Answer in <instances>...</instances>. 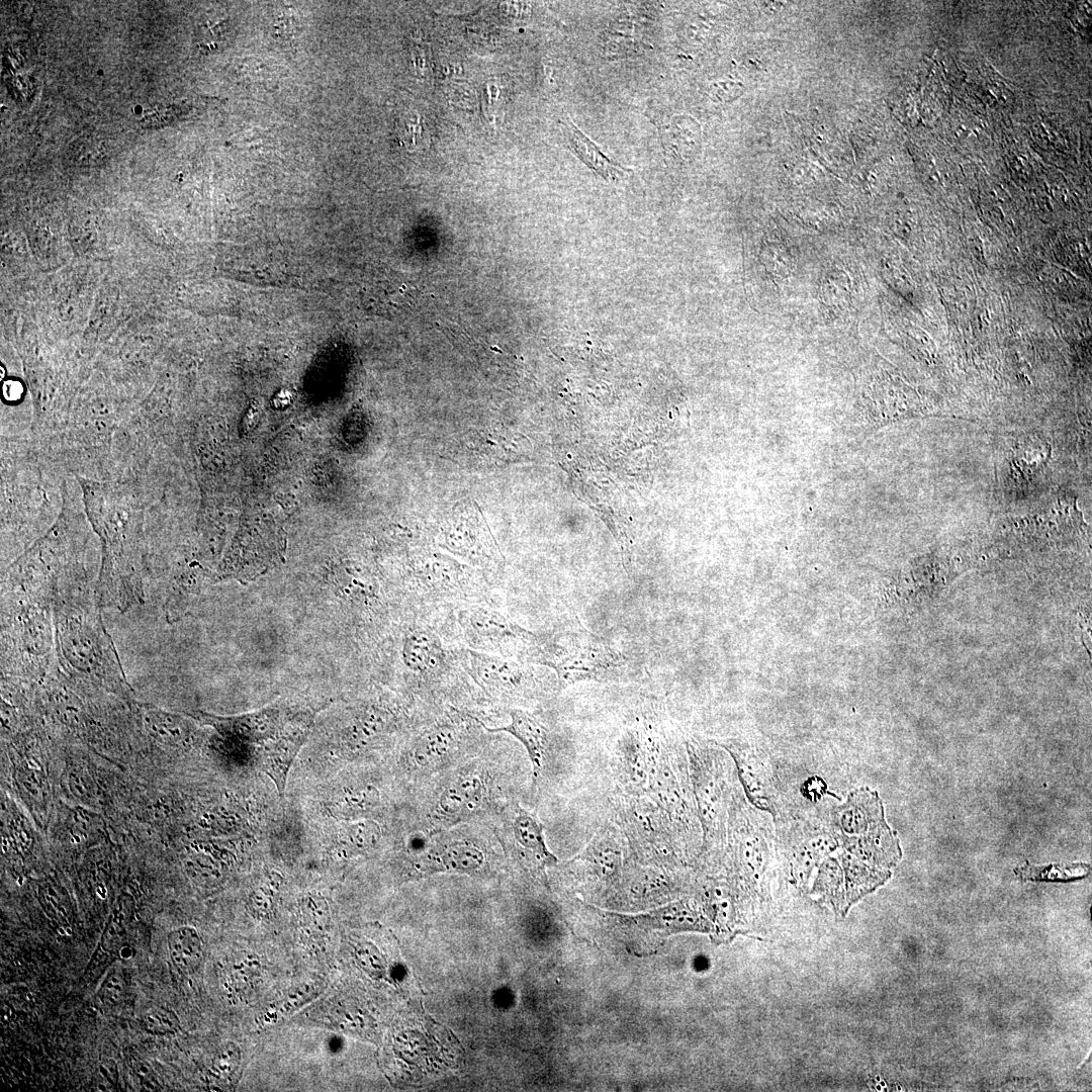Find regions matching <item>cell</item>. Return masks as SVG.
Returning <instances> with one entry per match:
<instances>
[{"label": "cell", "mask_w": 1092, "mask_h": 1092, "mask_svg": "<svg viewBox=\"0 0 1092 1092\" xmlns=\"http://www.w3.org/2000/svg\"><path fill=\"white\" fill-rule=\"evenodd\" d=\"M511 717L509 725L489 728L483 727L489 732H507L515 736L526 748L532 763L533 777L536 781L544 767V761L549 746V733L547 728L534 715L521 709H509Z\"/></svg>", "instance_id": "13"}, {"label": "cell", "mask_w": 1092, "mask_h": 1092, "mask_svg": "<svg viewBox=\"0 0 1092 1092\" xmlns=\"http://www.w3.org/2000/svg\"><path fill=\"white\" fill-rule=\"evenodd\" d=\"M815 891L831 902L837 909H847L843 886V871L839 859H826L819 871Z\"/></svg>", "instance_id": "20"}, {"label": "cell", "mask_w": 1092, "mask_h": 1092, "mask_svg": "<svg viewBox=\"0 0 1092 1092\" xmlns=\"http://www.w3.org/2000/svg\"><path fill=\"white\" fill-rule=\"evenodd\" d=\"M665 149L679 159H694L701 144L700 126L691 116H674L663 130Z\"/></svg>", "instance_id": "18"}, {"label": "cell", "mask_w": 1092, "mask_h": 1092, "mask_svg": "<svg viewBox=\"0 0 1092 1092\" xmlns=\"http://www.w3.org/2000/svg\"><path fill=\"white\" fill-rule=\"evenodd\" d=\"M562 126L571 150L595 173L606 180L614 181L630 172V170L622 167L606 156L602 150L571 121H563Z\"/></svg>", "instance_id": "15"}, {"label": "cell", "mask_w": 1092, "mask_h": 1092, "mask_svg": "<svg viewBox=\"0 0 1092 1092\" xmlns=\"http://www.w3.org/2000/svg\"><path fill=\"white\" fill-rule=\"evenodd\" d=\"M509 825L512 841L521 862L544 876L545 868L554 866L557 858L546 845L540 820L533 813L516 805Z\"/></svg>", "instance_id": "11"}, {"label": "cell", "mask_w": 1092, "mask_h": 1092, "mask_svg": "<svg viewBox=\"0 0 1092 1092\" xmlns=\"http://www.w3.org/2000/svg\"><path fill=\"white\" fill-rule=\"evenodd\" d=\"M143 1030L154 1035L174 1034L180 1029V1021L176 1013L162 1006L148 1009L141 1017Z\"/></svg>", "instance_id": "23"}, {"label": "cell", "mask_w": 1092, "mask_h": 1092, "mask_svg": "<svg viewBox=\"0 0 1092 1092\" xmlns=\"http://www.w3.org/2000/svg\"><path fill=\"white\" fill-rule=\"evenodd\" d=\"M658 733L647 726L626 729L615 747L614 771L624 795L646 796L652 748Z\"/></svg>", "instance_id": "8"}, {"label": "cell", "mask_w": 1092, "mask_h": 1092, "mask_svg": "<svg viewBox=\"0 0 1092 1092\" xmlns=\"http://www.w3.org/2000/svg\"><path fill=\"white\" fill-rule=\"evenodd\" d=\"M167 946L173 967L183 975L195 973L203 961V944L198 931L181 926L169 932Z\"/></svg>", "instance_id": "16"}, {"label": "cell", "mask_w": 1092, "mask_h": 1092, "mask_svg": "<svg viewBox=\"0 0 1092 1092\" xmlns=\"http://www.w3.org/2000/svg\"><path fill=\"white\" fill-rule=\"evenodd\" d=\"M484 856L479 848L468 841H445L429 848L419 858L418 870L425 874L457 872L474 874L482 869Z\"/></svg>", "instance_id": "12"}, {"label": "cell", "mask_w": 1092, "mask_h": 1092, "mask_svg": "<svg viewBox=\"0 0 1092 1092\" xmlns=\"http://www.w3.org/2000/svg\"><path fill=\"white\" fill-rule=\"evenodd\" d=\"M55 652L62 673L110 690L128 691L117 652L102 622L96 589L83 579L64 577L55 584Z\"/></svg>", "instance_id": "1"}, {"label": "cell", "mask_w": 1092, "mask_h": 1092, "mask_svg": "<svg viewBox=\"0 0 1092 1092\" xmlns=\"http://www.w3.org/2000/svg\"><path fill=\"white\" fill-rule=\"evenodd\" d=\"M481 791V784L475 778L457 780L443 794L441 808L449 815L466 814L478 806Z\"/></svg>", "instance_id": "19"}, {"label": "cell", "mask_w": 1092, "mask_h": 1092, "mask_svg": "<svg viewBox=\"0 0 1092 1092\" xmlns=\"http://www.w3.org/2000/svg\"><path fill=\"white\" fill-rule=\"evenodd\" d=\"M5 394L7 397L15 399L21 394V385L17 382H7L5 384Z\"/></svg>", "instance_id": "28"}, {"label": "cell", "mask_w": 1092, "mask_h": 1092, "mask_svg": "<svg viewBox=\"0 0 1092 1092\" xmlns=\"http://www.w3.org/2000/svg\"><path fill=\"white\" fill-rule=\"evenodd\" d=\"M356 958L359 964L368 972L378 975L381 971V961L376 949L370 944H360L356 948Z\"/></svg>", "instance_id": "26"}, {"label": "cell", "mask_w": 1092, "mask_h": 1092, "mask_svg": "<svg viewBox=\"0 0 1092 1092\" xmlns=\"http://www.w3.org/2000/svg\"><path fill=\"white\" fill-rule=\"evenodd\" d=\"M127 991L128 980L125 970L120 966L112 967L95 994V1002L100 1008L116 1007L125 999Z\"/></svg>", "instance_id": "22"}, {"label": "cell", "mask_w": 1092, "mask_h": 1092, "mask_svg": "<svg viewBox=\"0 0 1092 1092\" xmlns=\"http://www.w3.org/2000/svg\"><path fill=\"white\" fill-rule=\"evenodd\" d=\"M461 623L468 639L478 646L506 647L518 644L530 654L540 640L532 632L486 608L468 609L461 615Z\"/></svg>", "instance_id": "9"}, {"label": "cell", "mask_w": 1092, "mask_h": 1092, "mask_svg": "<svg viewBox=\"0 0 1092 1092\" xmlns=\"http://www.w3.org/2000/svg\"><path fill=\"white\" fill-rule=\"evenodd\" d=\"M835 837L845 850L879 869L890 870L902 858L900 841L887 824L883 802L869 788L851 792L832 812Z\"/></svg>", "instance_id": "2"}, {"label": "cell", "mask_w": 1092, "mask_h": 1092, "mask_svg": "<svg viewBox=\"0 0 1092 1092\" xmlns=\"http://www.w3.org/2000/svg\"><path fill=\"white\" fill-rule=\"evenodd\" d=\"M688 767L695 797L704 850L724 844L726 833V795L722 765L711 749L695 740L687 742Z\"/></svg>", "instance_id": "5"}, {"label": "cell", "mask_w": 1092, "mask_h": 1092, "mask_svg": "<svg viewBox=\"0 0 1092 1092\" xmlns=\"http://www.w3.org/2000/svg\"><path fill=\"white\" fill-rule=\"evenodd\" d=\"M529 656L533 662L554 669L561 688L581 680L616 679L626 665L617 649L584 629L548 642L539 640Z\"/></svg>", "instance_id": "3"}, {"label": "cell", "mask_w": 1092, "mask_h": 1092, "mask_svg": "<svg viewBox=\"0 0 1092 1092\" xmlns=\"http://www.w3.org/2000/svg\"><path fill=\"white\" fill-rule=\"evenodd\" d=\"M466 669L485 691L521 695L532 687L533 674L525 666L504 657L467 650Z\"/></svg>", "instance_id": "10"}, {"label": "cell", "mask_w": 1092, "mask_h": 1092, "mask_svg": "<svg viewBox=\"0 0 1092 1092\" xmlns=\"http://www.w3.org/2000/svg\"><path fill=\"white\" fill-rule=\"evenodd\" d=\"M838 859L843 871V886L847 908L884 885L892 875L890 870L871 866L847 851L839 854Z\"/></svg>", "instance_id": "14"}, {"label": "cell", "mask_w": 1092, "mask_h": 1092, "mask_svg": "<svg viewBox=\"0 0 1092 1092\" xmlns=\"http://www.w3.org/2000/svg\"><path fill=\"white\" fill-rule=\"evenodd\" d=\"M101 150H102L101 144H99V143H97V142H95L93 140L84 139L82 141L81 140L78 141L75 144V147H74V150H73V156L76 159H81V160H84V161L94 160V159H101V156H102Z\"/></svg>", "instance_id": "27"}, {"label": "cell", "mask_w": 1092, "mask_h": 1092, "mask_svg": "<svg viewBox=\"0 0 1092 1092\" xmlns=\"http://www.w3.org/2000/svg\"><path fill=\"white\" fill-rule=\"evenodd\" d=\"M125 934V921L116 915L105 927L98 948L110 957L119 949Z\"/></svg>", "instance_id": "25"}, {"label": "cell", "mask_w": 1092, "mask_h": 1092, "mask_svg": "<svg viewBox=\"0 0 1092 1092\" xmlns=\"http://www.w3.org/2000/svg\"><path fill=\"white\" fill-rule=\"evenodd\" d=\"M241 1058V1050L235 1042L221 1043L211 1059L208 1075L215 1080L229 1079L238 1069Z\"/></svg>", "instance_id": "24"}, {"label": "cell", "mask_w": 1092, "mask_h": 1092, "mask_svg": "<svg viewBox=\"0 0 1092 1092\" xmlns=\"http://www.w3.org/2000/svg\"><path fill=\"white\" fill-rule=\"evenodd\" d=\"M1051 459L1046 436L1031 432L1010 436L999 448V490L1013 502L1030 496L1044 480Z\"/></svg>", "instance_id": "6"}, {"label": "cell", "mask_w": 1092, "mask_h": 1092, "mask_svg": "<svg viewBox=\"0 0 1092 1092\" xmlns=\"http://www.w3.org/2000/svg\"><path fill=\"white\" fill-rule=\"evenodd\" d=\"M619 823L639 853L669 857L679 845L665 814L648 796L622 795L617 800Z\"/></svg>", "instance_id": "7"}, {"label": "cell", "mask_w": 1092, "mask_h": 1092, "mask_svg": "<svg viewBox=\"0 0 1092 1092\" xmlns=\"http://www.w3.org/2000/svg\"><path fill=\"white\" fill-rule=\"evenodd\" d=\"M1090 872L1086 863L1033 866L1026 860L1024 867L1016 869L1018 878L1026 881H1073L1085 878Z\"/></svg>", "instance_id": "21"}, {"label": "cell", "mask_w": 1092, "mask_h": 1092, "mask_svg": "<svg viewBox=\"0 0 1092 1092\" xmlns=\"http://www.w3.org/2000/svg\"><path fill=\"white\" fill-rule=\"evenodd\" d=\"M402 657L411 670L428 672L439 664L443 650L436 636L428 631L418 630L406 637Z\"/></svg>", "instance_id": "17"}, {"label": "cell", "mask_w": 1092, "mask_h": 1092, "mask_svg": "<svg viewBox=\"0 0 1092 1092\" xmlns=\"http://www.w3.org/2000/svg\"><path fill=\"white\" fill-rule=\"evenodd\" d=\"M689 776L677 751L659 734L652 748L646 796L665 814L678 842L691 839L698 818Z\"/></svg>", "instance_id": "4"}]
</instances>
